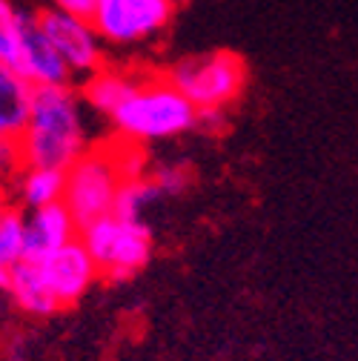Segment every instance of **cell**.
<instances>
[{"label": "cell", "instance_id": "277c9868", "mask_svg": "<svg viewBox=\"0 0 358 361\" xmlns=\"http://www.w3.org/2000/svg\"><path fill=\"white\" fill-rule=\"evenodd\" d=\"M78 238L95 258L98 273L112 281L135 276L152 258V233L147 221H132L118 212L86 224Z\"/></svg>", "mask_w": 358, "mask_h": 361}, {"label": "cell", "instance_id": "8fae6325", "mask_svg": "<svg viewBox=\"0 0 358 361\" xmlns=\"http://www.w3.org/2000/svg\"><path fill=\"white\" fill-rule=\"evenodd\" d=\"M35 101V86L15 69L0 63V141L18 144Z\"/></svg>", "mask_w": 358, "mask_h": 361}, {"label": "cell", "instance_id": "4fadbf2b", "mask_svg": "<svg viewBox=\"0 0 358 361\" xmlns=\"http://www.w3.org/2000/svg\"><path fill=\"white\" fill-rule=\"evenodd\" d=\"M6 295L15 301L18 310H23L26 315H35V319H47V315H55L61 310L47 281H43L37 261H20L15 269H9Z\"/></svg>", "mask_w": 358, "mask_h": 361}, {"label": "cell", "instance_id": "9c48e42d", "mask_svg": "<svg viewBox=\"0 0 358 361\" xmlns=\"http://www.w3.org/2000/svg\"><path fill=\"white\" fill-rule=\"evenodd\" d=\"M15 69L35 89H40V86H69L72 83L69 66L55 52V47L49 43V37L43 35V29L37 23V12H26L23 40H20V58H18Z\"/></svg>", "mask_w": 358, "mask_h": 361}, {"label": "cell", "instance_id": "ac0fdd59", "mask_svg": "<svg viewBox=\"0 0 358 361\" xmlns=\"http://www.w3.org/2000/svg\"><path fill=\"white\" fill-rule=\"evenodd\" d=\"M109 152H112V161L121 172L123 180H135V178H147V155H144V144H135V141H126V138H118L115 144H109Z\"/></svg>", "mask_w": 358, "mask_h": 361}, {"label": "cell", "instance_id": "ffe728a7", "mask_svg": "<svg viewBox=\"0 0 358 361\" xmlns=\"http://www.w3.org/2000/svg\"><path fill=\"white\" fill-rule=\"evenodd\" d=\"M95 4L98 0H52L55 9H61L66 15H75V18H86V20H92Z\"/></svg>", "mask_w": 358, "mask_h": 361}, {"label": "cell", "instance_id": "30bf717a", "mask_svg": "<svg viewBox=\"0 0 358 361\" xmlns=\"http://www.w3.org/2000/svg\"><path fill=\"white\" fill-rule=\"evenodd\" d=\"M23 224H26V261L49 258L52 252H58L61 247H66L80 235L72 212L63 204L29 209L23 215Z\"/></svg>", "mask_w": 358, "mask_h": 361}, {"label": "cell", "instance_id": "e0dca14e", "mask_svg": "<svg viewBox=\"0 0 358 361\" xmlns=\"http://www.w3.org/2000/svg\"><path fill=\"white\" fill-rule=\"evenodd\" d=\"M20 261H26V224L23 215L9 212L0 221V269L9 273Z\"/></svg>", "mask_w": 358, "mask_h": 361}, {"label": "cell", "instance_id": "7402d4cb", "mask_svg": "<svg viewBox=\"0 0 358 361\" xmlns=\"http://www.w3.org/2000/svg\"><path fill=\"white\" fill-rule=\"evenodd\" d=\"M9 212H12V209H9V195H6L4 187H0V221H4Z\"/></svg>", "mask_w": 358, "mask_h": 361}, {"label": "cell", "instance_id": "8992f818", "mask_svg": "<svg viewBox=\"0 0 358 361\" xmlns=\"http://www.w3.org/2000/svg\"><path fill=\"white\" fill-rule=\"evenodd\" d=\"M175 15L169 0H98L92 12V26L104 43L112 47H135V43L158 37Z\"/></svg>", "mask_w": 358, "mask_h": 361}, {"label": "cell", "instance_id": "44dd1931", "mask_svg": "<svg viewBox=\"0 0 358 361\" xmlns=\"http://www.w3.org/2000/svg\"><path fill=\"white\" fill-rule=\"evenodd\" d=\"M20 169V158H18V144L0 141V178H12Z\"/></svg>", "mask_w": 358, "mask_h": 361}, {"label": "cell", "instance_id": "d6986e66", "mask_svg": "<svg viewBox=\"0 0 358 361\" xmlns=\"http://www.w3.org/2000/svg\"><path fill=\"white\" fill-rule=\"evenodd\" d=\"M149 178L158 184V190L163 192V198L184 192L187 184H190V172L184 166H158L155 172H149Z\"/></svg>", "mask_w": 358, "mask_h": 361}, {"label": "cell", "instance_id": "cb8c5ba5", "mask_svg": "<svg viewBox=\"0 0 358 361\" xmlns=\"http://www.w3.org/2000/svg\"><path fill=\"white\" fill-rule=\"evenodd\" d=\"M169 4H178V0H169Z\"/></svg>", "mask_w": 358, "mask_h": 361}, {"label": "cell", "instance_id": "9a60e30c", "mask_svg": "<svg viewBox=\"0 0 358 361\" xmlns=\"http://www.w3.org/2000/svg\"><path fill=\"white\" fill-rule=\"evenodd\" d=\"M163 198V192L158 190V184L147 175V178H135V180H123V187L118 192V204L115 212L132 221H144L147 209L155 207Z\"/></svg>", "mask_w": 358, "mask_h": 361}, {"label": "cell", "instance_id": "3957f363", "mask_svg": "<svg viewBox=\"0 0 358 361\" xmlns=\"http://www.w3.org/2000/svg\"><path fill=\"white\" fill-rule=\"evenodd\" d=\"M166 78L195 104L198 112H223L244 92L247 63L235 52L215 49L178 61Z\"/></svg>", "mask_w": 358, "mask_h": 361}, {"label": "cell", "instance_id": "5bb4252c", "mask_svg": "<svg viewBox=\"0 0 358 361\" xmlns=\"http://www.w3.org/2000/svg\"><path fill=\"white\" fill-rule=\"evenodd\" d=\"M15 195L29 209L63 204L66 192V172L49 169V166H20L15 175Z\"/></svg>", "mask_w": 358, "mask_h": 361}, {"label": "cell", "instance_id": "ba28073f", "mask_svg": "<svg viewBox=\"0 0 358 361\" xmlns=\"http://www.w3.org/2000/svg\"><path fill=\"white\" fill-rule=\"evenodd\" d=\"M37 267H40L43 281H47V287H49V293L61 310L78 304L89 290H92V284L101 279L95 258L89 255V250L83 247L80 238L69 241L66 247H61L49 258L37 261Z\"/></svg>", "mask_w": 358, "mask_h": 361}, {"label": "cell", "instance_id": "2e32d148", "mask_svg": "<svg viewBox=\"0 0 358 361\" xmlns=\"http://www.w3.org/2000/svg\"><path fill=\"white\" fill-rule=\"evenodd\" d=\"M26 9L15 6L12 0H0V63L15 66L20 58Z\"/></svg>", "mask_w": 358, "mask_h": 361}, {"label": "cell", "instance_id": "7c38bea8", "mask_svg": "<svg viewBox=\"0 0 358 361\" xmlns=\"http://www.w3.org/2000/svg\"><path fill=\"white\" fill-rule=\"evenodd\" d=\"M141 75H132V72H123V69H98L95 75H89L83 80V89H80V98L83 104L98 112V115H106L112 118L132 95L138 92L141 86Z\"/></svg>", "mask_w": 358, "mask_h": 361}, {"label": "cell", "instance_id": "6da1fadb", "mask_svg": "<svg viewBox=\"0 0 358 361\" xmlns=\"http://www.w3.org/2000/svg\"><path fill=\"white\" fill-rule=\"evenodd\" d=\"M83 106V98L72 86L35 89L26 129L18 138L20 166H49L66 172L89 149Z\"/></svg>", "mask_w": 358, "mask_h": 361}, {"label": "cell", "instance_id": "52a82bcc", "mask_svg": "<svg viewBox=\"0 0 358 361\" xmlns=\"http://www.w3.org/2000/svg\"><path fill=\"white\" fill-rule=\"evenodd\" d=\"M37 23L55 47V52L69 66L72 78L75 75L89 78L98 69H104V40H101L98 29L92 26V20L75 18V15H66L55 6H49V9L37 12Z\"/></svg>", "mask_w": 358, "mask_h": 361}, {"label": "cell", "instance_id": "5b68a950", "mask_svg": "<svg viewBox=\"0 0 358 361\" xmlns=\"http://www.w3.org/2000/svg\"><path fill=\"white\" fill-rule=\"evenodd\" d=\"M123 178L112 161L109 147H89L69 169H66V192L63 207L72 212L78 230L98 218L115 212L118 192Z\"/></svg>", "mask_w": 358, "mask_h": 361}, {"label": "cell", "instance_id": "7a4b0ae2", "mask_svg": "<svg viewBox=\"0 0 358 361\" xmlns=\"http://www.w3.org/2000/svg\"><path fill=\"white\" fill-rule=\"evenodd\" d=\"M109 121L118 132V138L135 141V144H152V141L181 138V135L192 132L201 121V112L163 75V78H144L138 92Z\"/></svg>", "mask_w": 358, "mask_h": 361}, {"label": "cell", "instance_id": "603a6c76", "mask_svg": "<svg viewBox=\"0 0 358 361\" xmlns=\"http://www.w3.org/2000/svg\"><path fill=\"white\" fill-rule=\"evenodd\" d=\"M6 284H9V273L0 269V293H6Z\"/></svg>", "mask_w": 358, "mask_h": 361}]
</instances>
